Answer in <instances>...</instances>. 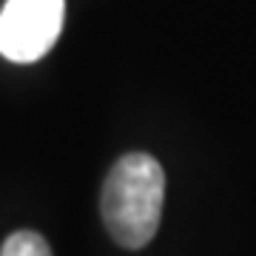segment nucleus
I'll list each match as a JSON object with an SVG mask.
<instances>
[{
    "label": "nucleus",
    "mask_w": 256,
    "mask_h": 256,
    "mask_svg": "<svg viewBox=\"0 0 256 256\" xmlns=\"http://www.w3.org/2000/svg\"><path fill=\"white\" fill-rule=\"evenodd\" d=\"M165 174L148 154L120 156L106 176L100 194V214L117 245L137 250L154 239L162 216Z\"/></svg>",
    "instance_id": "f257e3e1"
},
{
    "label": "nucleus",
    "mask_w": 256,
    "mask_h": 256,
    "mask_svg": "<svg viewBox=\"0 0 256 256\" xmlns=\"http://www.w3.org/2000/svg\"><path fill=\"white\" fill-rule=\"evenodd\" d=\"M66 0H6L0 12V54L12 63H34L57 43Z\"/></svg>",
    "instance_id": "f03ea898"
},
{
    "label": "nucleus",
    "mask_w": 256,
    "mask_h": 256,
    "mask_svg": "<svg viewBox=\"0 0 256 256\" xmlns=\"http://www.w3.org/2000/svg\"><path fill=\"white\" fill-rule=\"evenodd\" d=\"M0 256H52V248L34 230H18L3 242Z\"/></svg>",
    "instance_id": "7ed1b4c3"
}]
</instances>
